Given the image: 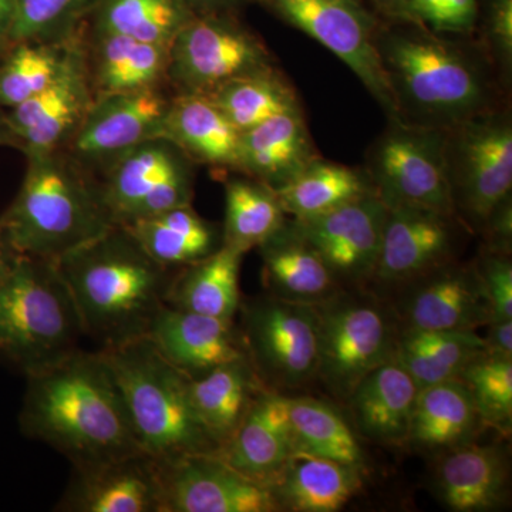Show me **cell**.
Returning a JSON list of instances; mask_svg holds the SVG:
<instances>
[{
    "mask_svg": "<svg viewBox=\"0 0 512 512\" xmlns=\"http://www.w3.org/2000/svg\"><path fill=\"white\" fill-rule=\"evenodd\" d=\"M285 224L286 214L274 188L255 178H232L225 184L222 245L247 254L274 237Z\"/></svg>",
    "mask_w": 512,
    "mask_h": 512,
    "instance_id": "35",
    "label": "cell"
},
{
    "mask_svg": "<svg viewBox=\"0 0 512 512\" xmlns=\"http://www.w3.org/2000/svg\"><path fill=\"white\" fill-rule=\"evenodd\" d=\"M410 23L412 28H376L375 33L399 121L446 131L495 111L493 84L483 62Z\"/></svg>",
    "mask_w": 512,
    "mask_h": 512,
    "instance_id": "3",
    "label": "cell"
},
{
    "mask_svg": "<svg viewBox=\"0 0 512 512\" xmlns=\"http://www.w3.org/2000/svg\"><path fill=\"white\" fill-rule=\"evenodd\" d=\"M301 109L285 111L241 133L238 170L281 187L315 160Z\"/></svg>",
    "mask_w": 512,
    "mask_h": 512,
    "instance_id": "26",
    "label": "cell"
},
{
    "mask_svg": "<svg viewBox=\"0 0 512 512\" xmlns=\"http://www.w3.org/2000/svg\"><path fill=\"white\" fill-rule=\"evenodd\" d=\"M13 8H15V0H0V39L9 35Z\"/></svg>",
    "mask_w": 512,
    "mask_h": 512,
    "instance_id": "48",
    "label": "cell"
},
{
    "mask_svg": "<svg viewBox=\"0 0 512 512\" xmlns=\"http://www.w3.org/2000/svg\"><path fill=\"white\" fill-rule=\"evenodd\" d=\"M477 0H447L443 30L446 33H467L477 20Z\"/></svg>",
    "mask_w": 512,
    "mask_h": 512,
    "instance_id": "45",
    "label": "cell"
},
{
    "mask_svg": "<svg viewBox=\"0 0 512 512\" xmlns=\"http://www.w3.org/2000/svg\"><path fill=\"white\" fill-rule=\"evenodd\" d=\"M168 106L154 87L99 96L73 134L74 153L86 160H116L160 136Z\"/></svg>",
    "mask_w": 512,
    "mask_h": 512,
    "instance_id": "17",
    "label": "cell"
},
{
    "mask_svg": "<svg viewBox=\"0 0 512 512\" xmlns=\"http://www.w3.org/2000/svg\"><path fill=\"white\" fill-rule=\"evenodd\" d=\"M205 96L220 107L239 133L285 111L299 109L291 86L272 69L229 80Z\"/></svg>",
    "mask_w": 512,
    "mask_h": 512,
    "instance_id": "38",
    "label": "cell"
},
{
    "mask_svg": "<svg viewBox=\"0 0 512 512\" xmlns=\"http://www.w3.org/2000/svg\"><path fill=\"white\" fill-rule=\"evenodd\" d=\"M83 338L55 261L20 255L0 284V359L29 376L82 349Z\"/></svg>",
    "mask_w": 512,
    "mask_h": 512,
    "instance_id": "6",
    "label": "cell"
},
{
    "mask_svg": "<svg viewBox=\"0 0 512 512\" xmlns=\"http://www.w3.org/2000/svg\"><path fill=\"white\" fill-rule=\"evenodd\" d=\"M188 168L180 150L163 138L144 141L116 158L99 188L100 200L114 225L150 215L158 191Z\"/></svg>",
    "mask_w": 512,
    "mask_h": 512,
    "instance_id": "21",
    "label": "cell"
},
{
    "mask_svg": "<svg viewBox=\"0 0 512 512\" xmlns=\"http://www.w3.org/2000/svg\"><path fill=\"white\" fill-rule=\"evenodd\" d=\"M69 49L22 42L0 66V106H19L55 80Z\"/></svg>",
    "mask_w": 512,
    "mask_h": 512,
    "instance_id": "40",
    "label": "cell"
},
{
    "mask_svg": "<svg viewBox=\"0 0 512 512\" xmlns=\"http://www.w3.org/2000/svg\"><path fill=\"white\" fill-rule=\"evenodd\" d=\"M491 309V322L512 320V265L498 252L485 256L477 268Z\"/></svg>",
    "mask_w": 512,
    "mask_h": 512,
    "instance_id": "43",
    "label": "cell"
},
{
    "mask_svg": "<svg viewBox=\"0 0 512 512\" xmlns=\"http://www.w3.org/2000/svg\"><path fill=\"white\" fill-rule=\"evenodd\" d=\"M416 279L403 303L407 329L476 330L493 320L477 268L446 262Z\"/></svg>",
    "mask_w": 512,
    "mask_h": 512,
    "instance_id": "19",
    "label": "cell"
},
{
    "mask_svg": "<svg viewBox=\"0 0 512 512\" xmlns=\"http://www.w3.org/2000/svg\"><path fill=\"white\" fill-rule=\"evenodd\" d=\"M157 352L188 379L248 357L234 319L212 318L165 305L146 336Z\"/></svg>",
    "mask_w": 512,
    "mask_h": 512,
    "instance_id": "18",
    "label": "cell"
},
{
    "mask_svg": "<svg viewBox=\"0 0 512 512\" xmlns=\"http://www.w3.org/2000/svg\"><path fill=\"white\" fill-rule=\"evenodd\" d=\"M258 248L264 284L272 296L315 305L335 295L338 279L292 225L285 224Z\"/></svg>",
    "mask_w": 512,
    "mask_h": 512,
    "instance_id": "29",
    "label": "cell"
},
{
    "mask_svg": "<svg viewBox=\"0 0 512 512\" xmlns=\"http://www.w3.org/2000/svg\"><path fill=\"white\" fill-rule=\"evenodd\" d=\"M121 227L130 231L154 261L170 269L195 264L222 247V231L201 218L191 205Z\"/></svg>",
    "mask_w": 512,
    "mask_h": 512,
    "instance_id": "31",
    "label": "cell"
},
{
    "mask_svg": "<svg viewBox=\"0 0 512 512\" xmlns=\"http://www.w3.org/2000/svg\"><path fill=\"white\" fill-rule=\"evenodd\" d=\"M480 424L470 390L456 377L419 389L409 441L427 450H450L470 443Z\"/></svg>",
    "mask_w": 512,
    "mask_h": 512,
    "instance_id": "32",
    "label": "cell"
},
{
    "mask_svg": "<svg viewBox=\"0 0 512 512\" xmlns=\"http://www.w3.org/2000/svg\"><path fill=\"white\" fill-rule=\"evenodd\" d=\"M59 512H163L158 461L144 451L72 466Z\"/></svg>",
    "mask_w": 512,
    "mask_h": 512,
    "instance_id": "15",
    "label": "cell"
},
{
    "mask_svg": "<svg viewBox=\"0 0 512 512\" xmlns=\"http://www.w3.org/2000/svg\"><path fill=\"white\" fill-rule=\"evenodd\" d=\"M272 69L268 50L228 20L192 18L168 49L167 73L185 93L208 94L238 77Z\"/></svg>",
    "mask_w": 512,
    "mask_h": 512,
    "instance_id": "12",
    "label": "cell"
},
{
    "mask_svg": "<svg viewBox=\"0 0 512 512\" xmlns=\"http://www.w3.org/2000/svg\"><path fill=\"white\" fill-rule=\"evenodd\" d=\"M19 256V254H16V252L10 248L5 238L0 235V284H2L3 279L9 275V272L12 271Z\"/></svg>",
    "mask_w": 512,
    "mask_h": 512,
    "instance_id": "47",
    "label": "cell"
},
{
    "mask_svg": "<svg viewBox=\"0 0 512 512\" xmlns=\"http://www.w3.org/2000/svg\"><path fill=\"white\" fill-rule=\"evenodd\" d=\"M292 26L338 56L389 116L399 121L389 80L377 55L376 23L357 0H269Z\"/></svg>",
    "mask_w": 512,
    "mask_h": 512,
    "instance_id": "11",
    "label": "cell"
},
{
    "mask_svg": "<svg viewBox=\"0 0 512 512\" xmlns=\"http://www.w3.org/2000/svg\"><path fill=\"white\" fill-rule=\"evenodd\" d=\"M484 340L487 353L512 357V320H495L488 323V333Z\"/></svg>",
    "mask_w": 512,
    "mask_h": 512,
    "instance_id": "46",
    "label": "cell"
},
{
    "mask_svg": "<svg viewBox=\"0 0 512 512\" xmlns=\"http://www.w3.org/2000/svg\"><path fill=\"white\" fill-rule=\"evenodd\" d=\"M490 35L495 52L510 62L512 53V0H494L490 13Z\"/></svg>",
    "mask_w": 512,
    "mask_h": 512,
    "instance_id": "44",
    "label": "cell"
},
{
    "mask_svg": "<svg viewBox=\"0 0 512 512\" xmlns=\"http://www.w3.org/2000/svg\"><path fill=\"white\" fill-rule=\"evenodd\" d=\"M444 133L454 212L484 228L495 210L511 200V121L507 114L491 111Z\"/></svg>",
    "mask_w": 512,
    "mask_h": 512,
    "instance_id": "7",
    "label": "cell"
},
{
    "mask_svg": "<svg viewBox=\"0 0 512 512\" xmlns=\"http://www.w3.org/2000/svg\"><path fill=\"white\" fill-rule=\"evenodd\" d=\"M89 0H15L9 39L37 42L63 28Z\"/></svg>",
    "mask_w": 512,
    "mask_h": 512,
    "instance_id": "42",
    "label": "cell"
},
{
    "mask_svg": "<svg viewBox=\"0 0 512 512\" xmlns=\"http://www.w3.org/2000/svg\"><path fill=\"white\" fill-rule=\"evenodd\" d=\"M244 255L222 245L207 258L177 269L165 305L212 318L235 319L242 302L239 271Z\"/></svg>",
    "mask_w": 512,
    "mask_h": 512,
    "instance_id": "30",
    "label": "cell"
},
{
    "mask_svg": "<svg viewBox=\"0 0 512 512\" xmlns=\"http://www.w3.org/2000/svg\"><path fill=\"white\" fill-rule=\"evenodd\" d=\"M451 220L423 208H389L373 278L384 284L414 281L446 264L454 245Z\"/></svg>",
    "mask_w": 512,
    "mask_h": 512,
    "instance_id": "20",
    "label": "cell"
},
{
    "mask_svg": "<svg viewBox=\"0 0 512 512\" xmlns=\"http://www.w3.org/2000/svg\"><path fill=\"white\" fill-rule=\"evenodd\" d=\"M242 338L268 389L302 386L318 370V313L311 303L276 296L241 302Z\"/></svg>",
    "mask_w": 512,
    "mask_h": 512,
    "instance_id": "9",
    "label": "cell"
},
{
    "mask_svg": "<svg viewBox=\"0 0 512 512\" xmlns=\"http://www.w3.org/2000/svg\"><path fill=\"white\" fill-rule=\"evenodd\" d=\"M473 396L481 424L511 430L512 357L484 353L460 373Z\"/></svg>",
    "mask_w": 512,
    "mask_h": 512,
    "instance_id": "41",
    "label": "cell"
},
{
    "mask_svg": "<svg viewBox=\"0 0 512 512\" xmlns=\"http://www.w3.org/2000/svg\"><path fill=\"white\" fill-rule=\"evenodd\" d=\"M192 19L184 0H106L100 12V35L133 37L170 47Z\"/></svg>",
    "mask_w": 512,
    "mask_h": 512,
    "instance_id": "39",
    "label": "cell"
},
{
    "mask_svg": "<svg viewBox=\"0 0 512 512\" xmlns=\"http://www.w3.org/2000/svg\"><path fill=\"white\" fill-rule=\"evenodd\" d=\"M274 191L286 215L305 220L375 192V187L369 175L315 158Z\"/></svg>",
    "mask_w": 512,
    "mask_h": 512,
    "instance_id": "34",
    "label": "cell"
},
{
    "mask_svg": "<svg viewBox=\"0 0 512 512\" xmlns=\"http://www.w3.org/2000/svg\"><path fill=\"white\" fill-rule=\"evenodd\" d=\"M55 264L72 295L84 336L99 345L97 350L146 338L177 271L154 261L121 225L67 252Z\"/></svg>",
    "mask_w": 512,
    "mask_h": 512,
    "instance_id": "2",
    "label": "cell"
},
{
    "mask_svg": "<svg viewBox=\"0 0 512 512\" xmlns=\"http://www.w3.org/2000/svg\"><path fill=\"white\" fill-rule=\"evenodd\" d=\"M362 485L360 468L295 450L268 484L281 510L336 512Z\"/></svg>",
    "mask_w": 512,
    "mask_h": 512,
    "instance_id": "25",
    "label": "cell"
},
{
    "mask_svg": "<svg viewBox=\"0 0 512 512\" xmlns=\"http://www.w3.org/2000/svg\"><path fill=\"white\" fill-rule=\"evenodd\" d=\"M484 353L485 340L476 330L406 329L396 338L392 359L423 389L456 379Z\"/></svg>",
    "mask_w": 512,
    "mask_h": 512,
    "instance_id": "33",
    "label": "cell"
},
{
    "mask_svg": "<svg viewBox=\"0 0 512 512\" xmlns=\"http://www.w3.org/2000/svg\"><path fill=\"white\" fill-rule=\"evenodd\" d=\"M369 154L367 175L387 208L414 207L456 215L444 130L392 121Z\"/></svg>",
    "mask_w": 512,
    "mask_h": 512,
    "instance_id": "8",
    "label": "cell"
},
{
    "mask_svg": "<svg viewBox=\"0 0 512 512\" xmlns=\"http://www.w3.org/2000/svg\"><path fill=\"white\" fill-rule=\"evenodd\" d=\"M419 386L390 359L363 377L348 400L357 429L367 439L400 444L409 440Z\"/></svg>",
    "mask_w": 512,
    "mask_h": 512,
    "instance_id": "24",
    "label": "cell"
},
{
    "mask_svg": "<svg viewBox=\"0 0 512 512\" xmlns=\"http://www.w3.org/2000/svg\"><path fill=\"white\" fill-rule=\"evenodd\" d=\"M295 451L288 399L264 389L218 456L245 476L268 485Z\"/></svg>",
    "mask_w": 512,
    "mask_h": 512,
    "instance_id": "22",
    "label": "cell"
},
{
    "mask_svg": "<svg viewBox=\"0 0 512 512\" xmlns=\"http://www.w3.org/2000/svg\"><path fill=\"white\" fill-rule=\"evenodd\" d=\"M387 211L375 191L325 214L293 220L291 225L322 256L336 279L360 281L375 275Z\"/></svg>",
    "mask_w": 512,
    "mask_h": 512,
    "instance_id": "14",
    "label": "cell"
},
{
    "mask_svg": "<svg viewBox=\"0 0 512 512\" xmlns=\"http://www.w3.org/2000/svg\"><path fill=\"white\" fill-rule=\"evenodd\" d=\"M318 370L335 396L348 399L373 369L392 359L396 338L382 309L370 301L330 296L315 303Z\"/></svg>",
    "mask_w": 512,
    "mask_h": 512,
    "instance_id": "10",
    "label": "cell"
},
{
    "mask_svg": "<svg viewBox=\"0 0 512 512\" xmlns=\"http://www.w3.org/2000/svg\"><path fill=\"white\" fill-rule=\"evenodd\" d=\"M188 389L198 420L221 450L234 436L255 397L268 387L251 359L242 357L190 379Z\"/></svg>",
    "mask_w": 512,
    "mask_h": 512,
    "instance_id": "28",
    "label": "cell"
},
{
    "mask_svg": "<svg viewBox=\"0 0 512 512\" xmlns=\"http://www.w3.org/2000/svg\"><path fill=\"white\" fill-rule=\"evenodd\" d=\"M158 474L163 512L281 510L268 485L239 473L217 453L158 461Z\"/></svg>",
    "mask_w": 512,
    "mask_h": 512,
    "instance_id": "13",
    "label": "cell"
},
{
    "mask_svg": "<svg viewBox=\"0 0 512 512\" xmlns=\"http://www.w3.org/2000/svg\"><path fill=\"white\" fill-rule=\"evenodd\" d=\"M168 49L133 37L100 35L94 70L100 96L156 86L167 73Z\"/></svg>",
    "mask_w": 512,
    "mask_h": 512,
    "instance_id": "36",
    "label": "cell"
},
{
    "mask_svg": "<svg viewBox=\"0 0 512 512\" xmlns=\"http://www.w3.org/2000/svg\"><path fill=\"white\" fill-rule=\"evenodd\" d=\"M380 2H382L384 6H387V8L396 9V12H399L407 0H380Z\"/></svg>",
    "mask_w": 512,
    "mask_h": 512,
    "instance_id": "51",
    "label": "cell"
},
{
    "mask_svg": "<svg viewBox=\"0 0 512 512\" xmlns=\"http://www.w3.org/2000/svg\"><path fill=\"white\" fill-rule=\"evenodd\" d=\"M25 377L20 430L55 448L72 466L143 451L100 350L79 349Z\"/></svg>",
    "mask_w": 512,
    "mask_h": 512,
    "instance_id": "1",
    "label": "cell"
},
{
    "mask_svg": "<svg viewBox=\"0 0 512 512\" xmlns=\"http://www.w3.org/2000/svg\"><path fill=\"white\" fill-rule=\"evenodd\" d=\"M119 386L138 446L158 461L218 453L194 412L190 379L147 338L100 350Z\"/></svg>",
    "mask_w": 512,
    "mask_h": 512,
    "instance_id": "5",
    "label": "cell"
},
{
    "mask_svg": "<svg viewBox=\"0 0 512 512\" xmlns=\"http://www.w3.org/2000/svg\"><path fill=\"white\" fill-rule=\"evenodd\" d=\"M82 55L69 49L49 86L6 114V123L26 154L52 153L73 136L93 104Z\"/></svg>",
    "mask_w": 512,
    "mask_h": 512,
    "instance_id": "16",
    "label": "cell"
},
{
    "mask_svg": "<svg viewBox=\"0 0 512 512\" xmlns=\"http://www.w3.org/2000/svg\"><path fill=\"white\" fill-rule=\"evenodd\" d=\"M0 146H18V141L10 131L3 114H0Z\"/></svg>",
    "mask_w": 512,
    "mask_h": 512,
    "instance_id": "49",
    "label": "cell"
},
{
    "mask_svg": "<svg viewBox=\"0 0 512 512\" xmlns=\"http://www.w3.org/2000/svg\"><path fill=\"white\" fill-rule=\"evenodd\" d=\"M184 2L187 5L195 6V8L214 9L220 8V6L232 2V0H184Z\"/></svg>",
    "mask_w": 512,
    "mask_h": 512,
    "instance_id": "50",
    "label": "cell"
},
{
    "mask_svg": "<svg viewBox=\"0 0 512 512\" xmlns=\"http://www.w3.org/2000/svg\"><path fill=\"white\" fill-rule=\"evenodd\" d=\"M437 493L450 511H494L507 497L508 468L495 446L466 443L450 448L436 471Z\"/></svg>",
    "mask_w": 512,
    "mask_h": 512,
    "instance_id": "23",
    "label": "cell"
},
{
    "mask_svg": "<svg viewBox=\"0 0 512 512\" xmlns=\"http://www.w3.org/2000/svg\"><path fill=\"white\" fill-rule=\"evenodd\" d=\"M28 160L22 187L0 217V235L16 254L57 261L113 227L97 185L57 150Z\"/></svg>",
    "mask_w": 512,
    "mask_h": 512,
    "instance_id": "4",
    "label": "cell"
},
{
    "mask_svg": "<svg viewBox=\"0 0 512 512\" xmlns=\"http://www.w3.org/2000/svg\"><path fill=\"white\" fill-rule=\"evenodd\" d=\"M295 450L362 468L356 434L332 406L312 397H288Z\"/></svg>",
    "mask_w": 512,
    "mask_h": 512,
    "instance_id": "37",
    "label": "cell"
},
{
    "mask_svg": "<svg viewBox=\"0 0 512 512\" xmlns=\"http://www.w3.org/2000/svg\"><path fill=\"white\" fill-rule=\"evenodd\" d=\"M158 138L201 163L238 168L241 133L205 94L184 93L171 101Z\"/></svg>",
    "mask_w": 512,
    "mask_h": 512,
    "instance_id": "27",
    "label": "cell"
}]
</instances>
